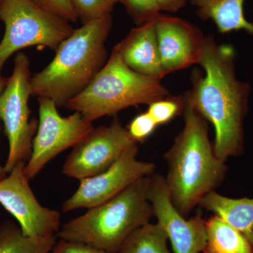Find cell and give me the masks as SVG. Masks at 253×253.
<instances>
[{
	"instance_id": "obj_2",
	"label": "cell",
	"mask_w": 253,
	"mask_h": 253,
	"mask_svg": "<svg viewBox=\"0 0 253 253\" xmlns=\"http://www.w3.org/2000/svg\"><path fill=\"white\" fill-rule=\"evenodd\" d=\"M183 113L184 127L164 154L165 181L172 204L186 217L223 182L227 166L214 154L207 121L186 104Z\"/></svg>"
},
{
	"instance_id": "obj_18",
	"label": "cell",
	"mask_w": 253,
	"mask_h": 253,
	"mask_svg": "<svg viewBox=\"0 0 253 253\" xmlns=\"http://www.w3.org/2000/svg\"><path fill=\"white\" fill-rule=\"evenodd\" d=\"M57 236L30 238L12 221L0 225V253H50L56 244Z\"/></svg>"
},
{
	"instance_id": "obj_6",
	"label": "cell",
	"mask_w": 253,
	"mask_h": 253,
	"mask_svg": "<svg viewBox=\"0 0 253 253\" xmlns=\"http://www.w3.org/2000/svg\"><path fill=\"white\" fill-rule=\"evenodd\" d=\"M0 19L5 26L0 42V70L23 48L41 46L56 51L74 31L68 21L44 11L33 0H0Z\"/></svg>"
},
{
	"instance_id": "obj_9",
	"label": "cell",
	"mask_w": 253,
	"mask_h": 253,
	"mask_svg": "<svg viewBox=\"0 0 253 253\" xmlns=\"http://www.w3.org/2000/svg\"><path fill=\"white\" fill-rule=\"evenodd\" d=\"M137 143L117 118L109 126L92 129L73 147L64 164L65 175L78 180L104 172L121 155Z\"/></svg>"
},
{
	"instance_id": "obj_8",
	"label": "cell",
	"mask_w": 253,
	"mask_h": 253,
	"mask_svg": "<svg viewBox=\"0 0 253 253\" xmlns=\"http://www.w3.org/2000/svg\"><path fill=\"white\" fill-rule=\"evenodd\" d=\"M39 121L33 141L31 157L24 173L29 180L36 177L49 161L65 150L73 147L94 128L79 112L60 116L52 100L38 98Z\"/></svg>"
},
{
	"instance_id": "obj_12",
	"label": "cell",
	"mask_w": 253,
	"mask_h": 253,
	"mask_svg": "<svg viewBox=\"0 0 253 253\" xmlns=\"http://www.w3.org/2000/svg\"><path fill=\"white\" fill-rule=\"evenodd\" d=\"M147 197L174 253L204 252L207 241L206 220L200 215L186 219L178 212L171 201L165 176L156 173L151 176Z\"/></svg>"
},
{
	"instance_id": "obj_20",
	"label": "cell",
	"mask_w": 253,
	"mask_h": 253,
	"mask_svg": "<svg viewBox=\"0 0 253 253\" xmlns=\"http://www.w3.org/2000/svg\"><path fill=\"white\" fill-rule=\"evenodd\" d=\"M148 108L147 113L154 120L158 126L172 121L174 118L184 113L185 100L184 95L169 96L151 103Z\"/></svg>"
},
{
	"instance_id": "obj_4",
	"label": "cell",
	"mask_w": 253,
	"mask_h": 253,
	"mask_svg": "<svg viewBox=\"0 0 253 253\" xmlns=\"http://www.w3.org/2000/svg\"><path fill=\"white\" fill-rule=\"evenodd\" d=\"M150 177L137 179L112 199L63 224L56 236L117 253L126 240L154 216L147 197Z\"/></svg>"
},
{
	"instance_id": "obj_15",
	"label": "cell",
	"mask_w": 253,
	"mask_h": 253,
	"mask_svg": "<svg viewBox=\"0 0 253 253\" xmlns=\"http://www.w3.org/2000/svg\"><path fill=\"white\" fill-rule=\"evenodd\" d=\"M199 206L234 226L253 248V198L232 199L214 191L205 196Z\"/></svg>"
},
{
	"instance_id": "obj_22",
	"label": "cell",
	"mask_w": 253,
	"mask_h": 253,
	"mask_svg": "<svg viewBox=\"0 0 253 253\" xmlns=\"http://www.w3.org/2000/svg\"><path fill=\"white\" fill-rule=\"evenodd\" d=\"M137 26L154 19L161 13L156 0H119Z\"/></svg>"
},
{
	"instance_id": "obj_5",
	"label": "cell",
	"mask_w": 253,
	"mask_h": 253,
	"mask_svg": "<svg viewBox=\"0 0 253 253\" xmlns=\"http://www.w3.org/2000/svg\"><path fill=\"white\" fill-rule=\"evenodd\" d=\"M168 95L169 91L161 81L134 72L113 49L104 68L90 84L65 107L81 113L93 123L131 106L149 105Z\"/></svg>"
},
{
	"instance_id": "obj_13",
	"label": "cell",
	"mask_w": 253,
	"mask_h": 253,
	"mask_svg": "<svg viewBox=\"0 0 253 253\" xmlns=\"http://www.w3.org/2000/svg\"><path fill=\"white\" fill-rule=\"evenodd\" d=\"M155 28L161 63L167 75L198 64L205 39L198 27L159 13L155 17Z\"/></svg>"
},
{
	"instance_id": "obj_16",
	"label": "cell",
	"mask_w": 253,
	"mask_h": 253,
	"mask_svg": "<svg viewBox=\"0 0 253 253\" xmlns=\"http://www.w3.org/2000/svg\"><path fill=\"white\" fill-rule=\"evenodd\" d=\"M246 0H191L199 17L211 20L222 34L244 31L253 35V23L245 17Z\"/></svg>"
},
{
	"instance_id": "obj_25",
	"label": "cell",
	"mask_w": 253,
	"mask_h": 253,
	"mask_svg": "<svg viewBox=\"0 0 253 253\" xmlns=\"http://www.w3.org/2000/svg\"><path fill=\"white\" fill-rule=\"evenodd\" d=\"M50 253H109L82 243L60 239Z\"/></svg>"
},
{
	"instance_id": "obj_7",
	"label": "cell",
	"mask_w": 253,
	"mask_h": 253,
	"mask_svg": "<svg viewBox=\"0 0 253 253\" xmlns=\"http://www.w3.org/2000/svg\"><path fill=\"white\" fill-rule=\"evenodd\" d=\"M31 78L29 59L19 53L15 58L12 75L0 94V119L9 141V154L4 166L7 174L20 163H27L32 154L38 121H30Z\"/></svg>"
},
{
	"instance_id": "obj_11",
	"label": "cell",
	"mask_w": 253,
	"mask_h": 253,
	"mask_svg": "<svg viewBox=\"0 0 253 253\" xmlns=\"http://www.w3.org/2000/svg\"><path fill=\"white\" fill-rule=\"evenodd\" d=\"M25 166L20 163L0 179V204L17 220L25 236L55 235L61 229V214L40 204L25 174Z\"/></svg>"
},
{
	"instance_id": "obj_17",
	"label": "cell",
	"mask_w": 253,
	"mask_h": 253,
	"mask_svg": "<svg viewBox=\"0 0 253 253\" xmlns=\"http://www.w3.org/2000/svg\"><path fill=\"white\" fill-rule=\"evenodd\" d=\"M207 241L204 253H253V248L241 232L219 216L206 220Z\"/></svg>"
},
{
	"instance_id": "obj_19",
	"label": "cell",
	"mask_w": 253,
	"mask_h": 253,
	"mask_svg": "<svg viewBox=\"0 0 253 253\" xmlns=\"http://www.w3.org/2000/svg\"><path fill=\"white\" fill-rule=\"evenodd\" d=\"M168 237L161 224H145L126 240L117 253H170Z\"/></svg>"
},
{
	"instance_id": "obj_24",
	"label": "cell",
	"mask_w": 253,
	"mask_h": 253,
	"mask_svg": "<svg viewBox=\"0 0 253 253\" xmlns=\"http://www.w3.org/2000/svg\"><path fill=\"white\" fill-rule=\"evenodd\" d=\"M38 6L50 14L58 17L71 21L77 22V13L75 9L73 0H33Z\"/></svg>"
},
{
	"instance_id": "obj_1",
	"label": "cell",
	"mask_w": 253,
	"mask_h": 253,
	"mask_svg": "<svg viewBox=\"0 0 253 253\" xmlns=\"http://www.w3.org/2000/svg\"><path fill=\"white\" fill-rule=\"evenodd\" d=\"M198 64L205 75L199 70L193 73L192 87L184 95L185 104L214 126V152L226 162L244 153L251 86L236 78L235 51L229 44L205 38Z\"/></svg>"
},
{
	"instance_id": "obj_27",
	"label": "cell",
	"mask_w": 253,
	"mask_h": 253,
	"mask_svg": "<svg viewBox=\"0 0 253 253\" xmlns=\"http://www.w3.org/2000/svg\"><path fill=\"white\" fill-rule=\"evenodd\" d=\"M6 82H7V79H5V78L1 77V75H0V94L4 90L5 86L6 84ZM6 175H7V173L5 172L4 167H2L0 165V179H3Z\"/></svg>"
},
{
	"instance_id": "obj_10",
	"label": "cell",
	"mask_w": 253,
	"mask_h": 253,
	"mask_svg": "<svg viewBox=\"0 0 253 253\" xmlns=\"http://www.w3.org/2000/svg\"><path fill=\"white\" fill-rule=\"evenodd\" d=\"M138 152L137 144L134 145L104 172L80 180L78 189L61 206L63 212L96 207L112 199L137 179L152 176L156 172V165L139 161Z\"/></svg>"
},
{
	"instance_id": "obj_26",
	"label": "cell",
	"mask_w": 253,
	"mask_h": 253,
	"mask_svg": "<svg viewBox=\"0 0 253 253\" xmlns=\"http://www.w3.org/2000/svg\"><path fill=\"white\" fill-rule=\"evenodd\" d=\"M160 11L174 13L184 7L187 0H156Z\"/></svg>"
},
{
	"instance_id": "obj_21",
	"label": "cell",
	"mask_w": 253,
	"mask_h": 253,
	"mask_svg": "<svg viewBox=\"0 0 253 253\" xmlns=\"http://www.w3.org/2000/svg\"><path fill=\"white\" fill-rule=\"evenodd\" d=\"M119 0H73L78 20L83 24L96 18L111 14Z\"/></svg>"
},
{
	"instance_id": "obj_23",
	"label": "cell",
	"mask_w": 253,
	"mask_h": 253,
	"mask_svg": "<svg viewBox=\"0 0 253 253\" xmlns=\"http://www.w3.org/2000/svg\"><path fill=\"white\" fill-rule=\"evenodd\" d=\"M157 126L154 120L146 111L133 118L126 129L135 142H144L154 134Z\"/></svg>"
},
{
	"instance_id": "obj_14",
	"label": "cell",
	"mask_w": 253,
	"mask_h": 253,
	"mask_svg": "<svg viewBox=\"0 0 253 253\" xmlns=\"http://www.w3.org/2000/svg\"><path fill=\"white\" fill-rule=\"evenodd\" d=\"M113 49L134 72L158 81L167 75L161 63L155 18L131 30Z\"/></svg>"
},
{
	"instance_id": "obj_3",
	"label": "cell",
	"mask_w": 253,
	"mask_h": 253,
	"mask_svg": "<svg viewBox=\"0 0 253 253\" xmlns=\"http://www.w3.org/2000/svg\"><path fill=\"white\" fill-rule=\"evenodd\" d=\"M112 24V15L107 14L74 30L51 62L31 78L32 95L66 106L84 90L107 62L105 44Z\"/></svg>"
}]
</instances>
